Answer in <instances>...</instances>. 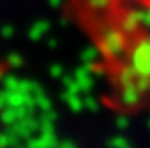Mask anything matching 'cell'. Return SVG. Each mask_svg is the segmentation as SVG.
Listing matches in <instances>:
<instances>
[{
    "instance_id": "cell-1",
    "label": "cell",
    "mask_w": 150,
    "mask_h": 148,
    "mask_svg": "<svg viewBox=\"0 0 150 148\" xmlns=\"http://www.w3.org/2000/svg\"><path fill=\"white\" fill-rule=\"evenodd\" d=\"M0 148H2V144H0Z\"/></svg>"
}]
</instances>
